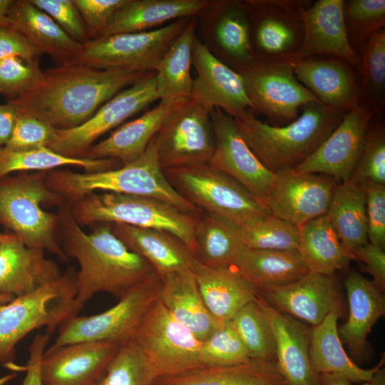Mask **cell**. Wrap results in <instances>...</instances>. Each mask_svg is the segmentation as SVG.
Returning a JSON list of instances; mask_svg holds the SVG:
<instances>
[{
	"instance_id": "obj_62",
	"label": "cell",
	"mask_w": 385,
	"mask_h": 385,
	"mask_svg": "<svg viewBox=\"0 0 385 385\" xmlns=\"http://www.w3.org/2000/svg\"><path fill=\"white\" fill-rule=\"evenodd\" d=\"M17 376V374L14 372L11 374H6L0 377V385H5L10 381L13 380Z\"/></svg>"
},
{
	"instance_id": "obj_43",
	"label": "cell",
	"mask_w": 385,
	"mask_h": 385,
	"mask_svg": "<svg viewBox=\"0 0 385 385\" xmlns=\"http://www.w3.org/2000/svg\"><path fill=\"white\" fill-rule=\"evenodd\" d=\"M159 376L155 365L134 341L119 346L92 385H151Z\"/></svg>"
},
{
	"instance_id": "obj_33",
	"label": "cell",
	"mask_w": 385,
	"mask_h": 385,
	"mask_svg": "<svg viewBox=\"0 0 385 385\" xmlns=\"http://www.w3.org/2000/svg\"><path fill=\"white\" fill-rule=\"evenodd\" d=\"M212 4L206 0H126L100 38L145 31L171 19L202 13Z\"/></svg>"
},
{
	"instance_id": "obj_45",
	"label": "cell",
	"mask_w": 385,
	"mask_h": 385,
	"mask_svg": "<svg viewBox=\"0 0 385 385\" xmlns=\"http://www.w3.org/2000/svg\"><path fill=\"white\" fill-rule=\"evenodd\" d=\"M230 321L251 358L276 361L274 337L255 299L241 308Z\"/></svg>"
},
{
	"instance_id": "obj_36",
	"label": "cell",
	"mask_w": 385,
	"mask_h": 385,
	"mask_svg": "<svg viewBox=\"0 0 385 385\" xmlns=\"http://www.w3.org/2000/svg\"><path fill=\"white\" fill-rule=\"evenodd\" d=\"M193 243L195 260L212 268H232L245 247L237 225L212 213H204L198 217Z\"/></svg>"
},
{
	"instance_id": "obj_10",
	"label": "cell",
	"mask_w": 385,
	"mask_h": 385,
	"mask_svg": "<svg viewBox=\"0 0 385 385\" xmlns=\"http://www.w3.org/2000/svg\"><path fill=\"white\" fill-rule=\"evenodd\" d=\"M188 21L178 19L152 31L110 35L89 40L71 61L91 68L153 71L155 66Z\"/></svg>"
},
{
	"instance_id": "obj_21",
	"label": "cell",
	"mask_w": 385,
	"mask_h": 385,
	"mask_svg": "<svg viewBox=\"0 0 385 385\" xmlns=\"http://www.w3.org/2000/svg\"><path fill=\"white\" fill-rule=\"evenodd\" d=\"M303 37L292 61L328 55L357 67L360 55L351 47L344 19V0H318L303 13Z\"/></svg>"
},
{
	"instance_id": "obj_27",
	"label": "cell",
	"mask_w": 385,
	"mask_h": 385,
	"mask_svg": "<svg viewBox=\"0 0 385 385\" xmlns=\"http://www.w3.org/2000/svg\"><path fill=\"white\" fill-rule=\"evenodd\" d=\"M113 234L132 252L145 258L160 278L192 270L195 258L173 234L161 230L111 223Z\"/></svg>"
},
{
	"instance_id": "obj_11",
	"label": "cell",
	"mask_w": 385,
	"mask_h": 385,
	"mask_svg": "<svg viewBox=\"0 0 385 385\" xmlns=\"http://www.w3.org/2000/svg\"><path fill=\"white\" fill-rule=\"evenodd\" d=\"M237 72L243 79L252 109L265 115L275 126L296 120L304 105L319 103L297 79L291 61L255 58Z\"/></svg>"
},
{
	"instance_id": "obj_57",
	"label": "cell",
	"mask_w": 385,
	"mask_h": 385,
	"mask_svg": "<svg viewBox=\"0 0 385 385\" xmlns=\"http://www.w3.org/2000/svg\"><path fill=\"white\" fill-rule=\"evenodd\" d=\"M21 106L16 100L0 104V148L8 143Z\"/></svg>"
},
{
	"instance_id": "obj_6",
	"label": "cell",
	"mask_w": 385,
	"mask_h": 385,
	"mask_svg": "<svg viewBox=\"0 0 385 385\" xmlns=\"http://www.w3.org/2000/svg\"><path fill=\"white\" fill-rule=\"evenodd\" d=\"M76 273L70 267L35 291L0 306V364L14 371H25V366L14 363L19 342L41 327L51 335L78 314L83 307L76 301Z\"/></svg>"
},
{
	"instance_id": "obj_50",
	"label": "cell",
	"mask_w": 385,
	"mask_h": 385,
	"mask_svg": "<svg viewBox=\"0 0 385 385\" xmlns=\"http://www.w3.org/2000/svg\"><path fill=\"white\" fill-rule=\"evenodd\" d=\"M55 135L52 125L21 107L11 135L4 147L14 150L48 147Z\"/></svg>"
},
{
	"instance_id": "obj_51",
	"label": "cell",
	"mask_w": 385,
	"mask_h": 385,
	"mask_svg": "<svg viewBox=\"0 0 385 385\" xmlns=\"http://www.w3.org/2000/svg\"><path fill=\"white\" fill-rule=\"evenodd\" d=\"M46 13L73 40L79 43L89 41L82 16L74 0H30Z\"/></svg>"
},
{
	"instance_id": "obj_39",
	"label": "cell",
	"mask_w": 385,
	"mask_h": 385,
	"mask_svg": "<svg viewBox=\"0 0 385 385\" xmlns=\"http://www.w3.org/2000/svg\"><path fill=\"white\" fill-rule=\"evenodd\" d=\"M298 250L309 272L324 275H334L352 260L327 215L299 227Z\"/></svg>"
},
{
	"instance_id": "obj_12",
	"label": "cell",
	"mask_w": 385,
	"mask_h": 385,
	"mask_svg": "<svg viewBox=\"0 0 385 385\" xmlns=\"http://www.w3.org/2000/svg\"><path fill=\"white\" fill-rule=\"evenodd\" d=\"M133 341L152 361L159 376L202 366V342L175 319L160 299L145 312Z\"/></svg>"
},
{
	"instance_id": "obj_19",
	"label": "cell",
	"mask_w": 385,
	"mask_h": 385,
	"mask_svg": "<svg viewBox=\"0 0 385 385\" xmlns=\"http://www.w3.org/2000/svg\"><path fill=\"white\" fill-rule=\"evenodd\" d=\"M279 312L314 327L331 312L341 317L344 300L334 275L308 272L298 280L283 286L258 291Z\"/></svg>"
},
{
	"instance_id": "obj_29",
	"label": "cell",
	"mask_w": 385,
	"mask_h": 385,
	"mask_svg": "<svg viewBox=\"0 0 385 385\" xmlns=\"http://www.w3.org/2000/svg\"><path fill=\"white\" fill-rule=\"evenodd\" d=\"M192 272L207 309L220 322L230 321L258 295L257 289L232 268L209 267L195 260Z\"/></svg>"
},
{
	"instance_id": "obj_18",
	"label": "cell",
	"mask_w": 385,
	"mask_h": 385,
	"mask_svg": "<svg viewBox=\"0 0 385 385\" xmlns=\"http://www.w3.org/2000/svg\"><path fill=\"white\" fill-rule=\"evenodd\" d=\"M375 115L360 105L353 108L317 150L294 170L326 175L338 183L348 180L361 157Z\"/></svg>"
},
{
	"instance_id": "obj_24",
	"label": "cell",
	"mask_w": 385,
	"mask_h": 385,
	"mask_svg": "<svg viewBox=\"0 0 385 385\" xmlns=\"http://www.w3.org/2000/svg\"><path fill=\"white\" fill-rule=\"evenodd\" d=\"M272 330L276 362L289 385H320L309 355L311 327L282 313L259 294L255 299Z\"/></svg>"
},
{
	"instance_id": "obj_23",
	"label": "cell",
	"mask_w": 385,
	"mask_h": 385,
	"mask_svg": "<svg viewBox=\"0 0 385 385\" xmlns=\"http://www.w3.org/2000/svg\"><path fill=\"white\" fill-rule=\"evenodd\" d=\"M297 79L325 108L345 114L359 105V86L350 65L337 58L292 61Z\"/></svg>"
},
{
	"instance_id": "obj_49",
	"label": "cell",
	"mask_w": 385,
	"mask_h": 385,
	"mask_svg": "<svg viewBox=\"0 0 385 385\" xmlns=\"http://www.w3.org/2000/svg\"><path fill=\"white\" fill-rule=\"evenodd\" d=\"M349 180L385 185V128L375 116L369 126L361 157Z\"/></svg>"
},
{
	"instance_id": "obj_16",
	"label": "cell",
	"mask_w": 385,
	"mask_h": 385,
	"mask_svg": "<svg viewBox=\"0 0 385 385\" xmlns=\"http://www.w3.org/2000/svg\"><path fill=\"white\" fill-rule=\"evenodd\" d=\"M337 183L323 174L300 173L294 169L280 171L275 173L264 203L272 215L300 227L327 213Z\"/></svg>"
},
{
	"instance_id": "obj_56",
	"label": "cell",
	"mask_w": 385,
	"mask_h": 385,
	"mask_svg": "<svg viewBox=\"0 0 385 385\" xmlns=\"http://www.w3.org/2000/svg\"><path fill=\"white\" fill-rule=\"evenodd\" d=\"M50 335L38 334L29 347V359L25 366L26 375L21 385H45L41 377V362Z\"/></svg>"
},
{
	"instance_id": "obj_22",
	"label": "cell",
	"mask_w": 385,
	"mask_h": 385,
	"mask_svg": "<svg viewBox=\"0 0 385 385\" xmlns=\"http://www.w3.org/2000/svg\"><path fill=\"white\" fill-rule=\"evenodd\" d=\"M119 348L108 342H83L46 350L41 362L45 385H92Z\"/></svg>"
},
{
	"instance_id": "obj_35",
	"label": "cell",
	"mask_w": 385,
	"mask_h": 385,
	"mask_svg": "<svg viewBox=\"0 0 385 385\" xmlns=\"http://www.w3.org/2000/svg\"><path fill=\"white\" fill-rule=\"evenodd\" d=\"M341 316L331 312L318 325L310 329L309 360L317 374L333 373L344 376L351 382H368L382 366L383 357L374 367L365 369L356 365L345 351L340 339L337 322Z\"/></svg>"
},
{
	"instance_id": "obj_32",
	"label": "cell",
	"mask_w": 385,
	"mask_h": 385,
	"mask_svg": "<svg viewBox=\"0 0 385 385\" xmlns=\"http://www.w3.org/2000/svg\"><path fill=\"white\" fill-rule=\"evenodd\" d=\"M161 280L160 300L199 340L205 341L222 323L207 309L192 270L175 272Z\"/></svg>"
},
{
	"instance_id": "obj_8",
	"label": "cell",
	"mask_w": 385,
	"mask_h": 385,
	"mask_svg": "<svg viewBox=\"0 0 385 385\" xmlns=\"http://www.w3.org/2000/svg\"><path fill=\"white\" fill-rule=\"evenodd\" d=\"M163 171L173 188L204 213L220 215L238 225L272 215L262 201L207 163Z\"/></svg>"
},
{
	"instance_id": "obj_3",
	"label": "cell",
	"mask_w": 385,
	"mask_h": 385,
	"mask_svg": "<svg viewBox=\"0 0 385 385\" xmlns=\"http://www.w3.org/2000/svg\"><path fill=\"white\" fill-rule=\"evenodd\" d=\"M302 115L282 126L257 119L251 109L232 117L244 140L270 172L294 169L312 155L341 122L343 115L312 102Z\"/></svg>"
},
{
	"instance_id": "obj_58",
	"label": "cell",
	"mask_w": 385,
	"mask_h": 385,
	"mask_svg": "<svg viewBox=\"0 0 385 385\" xmlns=\"http://www.w3.org/2000/svg\"><path fill=\"white\" fill-rule=\"evenodd\" d=\"M320 385H351V381L342 375L327 373L319 374Z\"/></svg>"
},
{
	"instance_id": "obj_48",
	"label": "cell",
	"mask_w": 385,
	"mask_h": 385,
	"mask_svg": "<svg viewBox=\"0 0 385 385\" xmlns=\"http://www.w3.org/2000/svg\"><path fill=\"white\" fill-rule=\"evenodd\" d=\"M38 60L25 61L17 57L0 60V93L8 101L21 98L42 81Z\"/></svg>"
},
{
	"instance_id": "obj_54",
	"label": "cell",
	"mask_w": 385,
	"mask_h": 385,
	"mask_svg": "<svg viewBox=\"0 0 385 385\" xmlns=\"http://www.w3.org/2000/svg\"><path fill=\"white\" fill-rule=\"evenodd\" d=\"M42 54L16 29L11 26H0V60L9 57L25 61L38 60Z\"/></svg>"
},
{
	"instance_id": "obj_44",
	"label": "cell",
	"mask_w": 385,
	"mask_h": 385,
	"mask_svg": "<svg viewBox=\"0 0 385 385\" xmlns=\"http://www.w3.org/2000/svg\"><path fill=\"white\" fill-rule=\"evenodd\" d=\"M243 245L251 250H298L299 227L273 215L260 217L250 223L238 225Z\"/></svg>"
},
{
	"instance_id": "obj_59",
	"label": "cell",
	"mask_w": 385,
	"mask_h": 385,
	"mask_svg": "<svg viewBox=\"0 0 385 385\" xmlns=\"http://www.w3.org/2000/svg\"><path fill=\"white\" fill-rule=\"evenodd\" d=\"M14 0H0V26H10L8 13Z\"/></svg>"
},
{
	"instance_id": "obj_13",
	"label": "cell",
	"mask_w": 385,
	"mask_h": 385,
	"mask_svg": "<svg viewBox=\"0 0 385 385\" xmlns=\"http://www.w3.org/2000/svg\"><path fill=\"white\" fill-rule=\"evenodd\" d=\"M158 99L155 73L148 72L106 102L83 124L71 129L56 130L48 148L67 157L84 158L99 137Z\"/></svg>"
},
{
	"instance_id": "obj_15",
	"label": "cell",
	"mask_w": 385,
	"mask_h": 385,
	"mask_svg": "<svg viewBox=\"0 0 385 385\" xmlns=\"http://www.w3.org/2000/svg\"><path fill=\"white\" fill-rule=\"evenodd\" d=\"M246 2L255 58L292 61L302 41V14L313 1L261 0Z\"/></svg>"
},
{
	"instance_id": "obj_9",
	"label": "cell",
	"mask_w": 385,
	"mask_h": 385,
	"mask_svg": "<svg viewBox=\"0 0 385 385\" xmlns=\"http://www.w3.org/2000/svg\"><path fill=\"white\" fill-rule=\"evenodd\" d=\"M158 274L129 290L110 309L91 316H72L58 327L53 344L46 350L83 342H108L119 346L133 341L145 312L159 299Z\"/></svg>"
},
{
	"instance_id": "obj_40",
	"label": "cell",
	"mask_w": 385,
	"mask_h": 385,
	"mask_svg": "<svg viewBox=\"0 0 385 385\" xmlns=\"http://www.w3.org/2000/svg\"><path fill=\"white\" fill-rule=\"evenodd\" d=\"M64 166L80 167L86 173H96L116 169L123 165L113 158H70L48 147L22 150L0 148V178L16 172L50 171Z\"/></svg>"
},
{
	"instance_id": "obj_60",
	"label": "cell",
	"mask_w": 385,
	"mask_h": 385,
	"mask_svg": "<svg viewBox=\"0 0 385 385\" xmlns=\"http://www.w3.org/2000/svg\"><path fill=\"white\" fill-rule=\"evenodd\" d=\"M366 385H385V369L380 367L373 374L371 379L366 382Z\"/></svg>"
},
{
	"instance_id": "obj_26",
	"label": "cell",
	"mask_w": 385,
	"mask_h": 385,
	"mask_svg": "<svg viewBox=\"0 0 385 385\" xmlns=\"http://www.w3.org/2000/svg\"><path fill=\"white\" fill-rule=\"evenodd\" d=\"M187 101H160L153 108L121 125L108 138L93 145L86 158L116 159L123 165L135 160L144 153L168 118Z\"/></svg>"
},
{
	"instance_id": "obj_37",
	"label": "cell",
	"mask_w": 385,
	"mask_h": 385,
	"mask_svg": "<svg viewBox=\"0 0 385 385\" xmlns=\"http://www.w3.org/2000/svg\"><path fill=\"white\" fill-rule=\"evenodd\" d=\"M195 33V21L191 19L155 66L156 91L160 101L190 98L193 79L190 66Z\"/></svg>"
},
{
	"instance_id": "obj_41",
	"label": "cell",
	"mask_w": 385,
	"mask_h": 385,
	"mask_svg": "<svg viewBox=\"0 0 385 385\" xmlns=\"http://www.w3.org/2000/svg\"><path fill=\"white\" fill-rule=\"evenodd\" d=\"M359 55V105L379 115L385 103V29L368 38Z\"/></svg>"
},
{
	"instance_id": "obj_2",
	"label": "cell",
	"mask_w": 385,
	"mask_h": 385,
	"mask_svg": "<svg viewBox=\"0 0 385 385\" xmlns=\"http://www.w3.org/2000/svg\"><path fill=\"white\" fill-rule=\"evenodd\" d=\"M145 73L68 62L43 71L41 82L16 101L56 130L71 129L86 123L106 102Z\"/></svg>"
},
{
	"instance_id": "obj_28",
	"label": "cell",
	"mask_w": 385,
	"mask_h": 385,
	"mask_svg": "<svg viewBox=\"0 0 385 385\" xmlns=\"http://www.w3.org/2000/svg\"><path fill=\"white\" fill-rule=\"evenodd\" d=\"M349 317L338 329L342 343L351 354L359 357L366 346V339L375 323L385 314V297L372 280L351 272L345 279Z\"/></svg>"
},
{
	"instance_id": "obj_4",
	"label": "cell",
	"mask_w": 385,
	"mask_h": 385,
	"mask_svg": "<svg viewBox=\"0 0 385 385\" xmlns=\"http://www.w3.org/2000/svg\"><path fill=\"white\" fill-rule=\"evenodd\" d=\"M46 184L71 205L90 193L112 192L155 198L195 216L204 214L168 180L160 165L154 137L140 157L120 168L96 173L56 169L47 171Z\"/></svg>"
},
{
	"instance_id": "obj_42",
	"label": "cell",
	"mask_w": 385,
	"mask_h": 385,
	"mask_svg": "<svg viewBox=\"0 0 385 385\" xmlns=\"http://www.w3.org/2000/svg\"><path fill=\"white\" fill-rule=\"evenodd\" d=\"M215 28L216 39L225 55L237 65L235 71L252 63L253 51L247 2L225 3Z\"/></svg>"
},
{
	"instance_id": "obj_31",
	"label": "cell",
	"mask_w": 385,
	"mask_h": 385,
	"mask_svg": "<svg viewBox=\"0 0 385 385\" xmlns=\"http://www.w3.org/2000/svg\"><path fill=\"white\" fill-rule=\"evenodd\" d=\"M8 19L11 27L60 64L71 62L81 47L30 0H14Z\"/></svg>"
},
{
	"instance_id": "obj_5",
	"label": "cell",
	"mask_w": 385,
	"mask_h": 385,
	"mask_svg": "<svg viewBox=\"0 0 385 385\" xmlns=\"http://www.w3.org/2000/svg\"><path fill=\"white\" fill-rule=\"evenodd\" d=\"M47 171L19 172L0 178V225L27 247L69 259L61 243L58 213L42 205L58 206L63 200L46 184Z\"/></svg>"
},
{
	"instance_id": "obj_1",
	"label": "cell",
	"mask_w": 385,
	"mask_h": 385,
	"mask_svg": "<svg viewBox=\"0 0 385 385\" xmlns=\"http://www.w3.org/2000/svg\"><path fill=\"white\" fill-rule=\"evenodd\" d=\"M57 213L63 250L79 264L76 301L83 307L99 292L120 299L135 286L158 274L145 258L130 251L113 234L111 223L91 225L88 234L73 219L71 204L63 200Z\"/></svg>"
},
{
	"instance_id": "obj_17",
	"label": "cell",
	"mask_w": 385,
	"mask_h": 385,
	"mask_svg": "<svg viewBox=\"0 0 385 385\" xmlns=\"http://www.w3.org/2000/svg\"><path fill=\"white\" fill-rule=\"evenodd\" d=\"M210 115L215 146L207 163L235 179L264 202L275 174L253 153L231 116L218 108L211 111Z\"/></svg>"
},
{
	"instance_id": "obj_7",
	"label": "cell",
	"mask_w": 385,
	"mask_h": 385,
	"mask_svg": "<svg viewBox=\"0 0 385 385\" xmlns=\"http://www.w3.org/2000/svg\"><path fill=\"white\" fill-rule=\"evenodd\" d=\"M71 212L81 227L98 222L125 224L169 232L193 255V236L200 216L150 197L112 192H93L71 205Z\"/></svg>"
},
{
	"instance_id": "obj_20",
	"label": "cell",
	"mask_w": 385,
	"mask_h": 385,
	"mask_svg": "<svg viewBox=\"0 0 385 385\" xmlns=\"http://www.w3.org/2000/svg\"><path fill=\"white\" fill-rule=\"evenodd\" d=\"M192 63L196 71L190 98L210 113L218 108L235 117L252 106L240 73L215 56L195 38Z\"/></svg>"
},
{
	"instance_id": "obj_52",
	"label": "cell",
	"mask_w": 385,
	"mask_h": 385,
	"mask_svg": "<svg viewBox=\"0 0 385 385\" xmlns=\"http://www.w3.org/2000/svg\"><path fill=\"white\" fill-rule=\"evenodd\" d=\"M366 197L368 240L385 247V185L371 181L360 183Z\"/></svg>"
},
{
	"instance_id": "obj_47",
	"label": "cell",
	"mask_w": 385,
	"mask_h": 385,
	"mask_svg": "<svg viewBox=\"0 0 385 385\" xmlns=\"http://www.w3.org/2000/svg\"><path fill=\"white\" fill-rule=\"evenodd\" d=\"M202 366H230L251 357L231 321L221 323L202 343Z\"/></svg>"
},
{
	"instance_id": "obj_25",
	"label": "cell",
	"mask_w": 385,
	"mask_h": 385,
	"mask_svg": "<svg viewBox=\"0 0 385 385\" xmlns=\"http://www.w3.org/2000/svg\"><path fill=\"white\" fill-rule=\"evenodd\" d=\"M45 251L27 247L11 234L0 241V292L15 297L31 293L61 275Z\"/></svg>"
},
{
	"instance_id": "obj_55",
	"label": "cell",
	"mask_w": 385,
	"mask_h": 385,
	"mask_svg": "<svg viewBox=\"0 0 385 385\" xmlns=\"http://www.w3.org/2000/svg\"><path fill=\"white\" fill-rule=\"evenodd\" d=\"M352 260L361 262L362 270L373 277L374 283L383 292L385 290L384 249L370 242L351 251Z\"/></svg>"
},
{
	"instance_id": "obj_30",
	"label": "cell",
	"mask_w": 385,
	"mask_h": 385,
	"mask_svg": "<svg viewBox=\"0 0 385 385\" xmlns=\"http://www.w3.org/2000/svg\"><path fill=\"white\" fill-rule=\"evenodd\" d=\"M151 385H289L275 361L251 358L230 366H202L158 376Z\"/></svg>"
},
{
	"instance_id": "obj_63",
	"label": "cell",
	"mask_w": 385,
	"mask_h": 385,
	"mask_svg": "<svg viewBox=\"0 0 385 385\" xmlns=\"http://www.w3.org/2000/svg\"><path fill=\"white\" fill-rule=\"evenodd\" d=\"M11 235V233L0 232V241L8 238L9 237H10Z\"/></svg>"
},
{
	"instance_id": "obj_53",
	"label": "cell",
	"mask_w": 385,
	"mask_h": 385,
	"mask_svg": "<svg viewBox=\"0 0 385 385\" xmlns=\"http://www.w3.org/2000/svg\"><path fill=\"white\" fill-rule=\"evenodd\" d=\"M126 0H74L85 24L89 40L100 38L115 11Z\"/></svg>"
},
{
	"instance_id": "obj_46",
	"label": "cell",
	"mask_w": 385,
	"mask_h": 385,
	"mask_svg": "<svg viewBox=\"0 0 385 385\" xmlns=\"http://www.w3.org/2000/svg\"><path fill=\"white\" fill-rule=\"evenodd\" d=\"M344 19L349 41L359 54L368 38L385 27V1H344Z\"/></svg>"
},
{
	"instance_id": "obj_61",
	"label": "cell",
	"mask_w": 385,
	"mask_h": 385,
	"mask_svg": "<svg viewBox=\"0 0 385 385\" xmlns=\"http://www.w3.org/2000/svg\"><path fill=\"white\" fill-rule=\"evenodd\" d=\"M14 298L15 297L12 294L0 292V306L11 302Z\"/></svg>"
},
{
	"instance_id": "obj_14",
	"label": "cell",
	"mask_w": 385,
	"mask_h": 385,
	"mask_svg": "<svg viewBox=\"0 0 385 385\" xmlns=\"http://www.w3.org/2000/svg\"><path fill=\"white\" fill-rule=\"evenodd\" d=\"M154 140L163 170L208 163L215 146L210 112L190 98L168 118Z\"/></svg>"
},
{
	"instance_id": "obj_34",
	"label": "cell",
	"mask_w": 385,
	"mask_h": 385,
	"mask_svg": "<svg viewBox=\"0 0 385 385\" xmlns=\"http://www.w3.org/2000/svg\"><path fill=\"white\" fill-rule=\"evenodd\" d=\"M232 269L257 291L291 284L309 272L298 250L245 247Z\"/></svg>"
},
{
	"instance_id": "obj_38",
	"label": "cell",
	"mask_w": 385,
	"mask_h": 385,
	"mask_svg": "<svg viewBox=\"0 0 385 385\" xmlns=\"http://www.w3.org/2000/svg\"><path fill=\"white\" fill-rule=\"evenodd\" d=\"M342 245L351 254L369 243L366 197L360 183H337L326 214Z\"/></svg>"
}]
</instances>
